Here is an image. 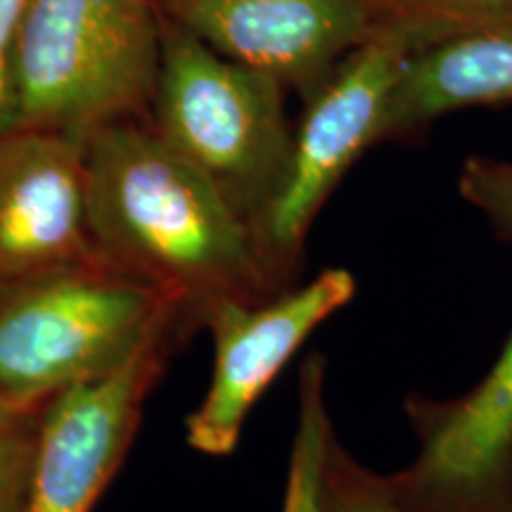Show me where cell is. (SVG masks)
I'll list each match as a JSON object with an SVG mask.
<instances>
[{
  "label": "cell",
  "instance_id": "6da1fadb",
  "mask_svg": "<svg viewBox=\"0 0 512 512\" xmlns=\"http://www.w3.org/2000/svg\"><path fill=\"white\" fill-rule=\"evenodd\" d=\"M86 164L95 254L183 306L200 328L211 306L280 292L249 221L150 124L98 128Z\"/></svg>",
  "mask_w": 512,
  "mask_h": 512
},
{
  "label": "cell",
  "instance_id": "7a4b0ae2",
  "mask_svg": "<svg viewBox=\"0 0 512 512\" xmlns=\"http://www.w3.org/2000/svg\"><path fill=\"white\" fill-rule=\"evenodd\" d=\"M171 318H195L100 256L0 285V411H38L131 354Z\"/></svg>",
  "mask_w": 512,
  "mask_h": 512
},
{
  "label": "cell",
  "instance_id": "3957f363",
  "mask_svg": "<svg viewBox=\"0 0 512 512\" xmlns=\"http://www.w3.org/2000/svg\"><path fill=\"white\" fill-rule=\"evenodd\" d=\"M159 0H27L17 38V126L88 140L150 110ZM15 126V128H17Z\"/></svg>",
  "mask_w": 512,
  "mask_h": 512
},
{
  "label": "cell",
  "instance_id": "277c9868",
  "mask_svg": "<svg viewBox=\"0 0 512 512\" xmlns=\"http://www.w3.org/2000/svg\"><path fill=\"white\" fill-rule=\"evenodd\" d=\"M287 88L228 60L164 17L152 131L252 226L292 145Z\"/></svg>",
  "mask_w": 512,
  "mask_h": 512
},
{
  "label": "cell",
  "instance_id": "5b68a950",
  "mask_svg": "<svg viewBox=\"0 0 512 512\" xmlns=\"http://www.w3.org/2000/svg\"><path fill=\"white\" fill-rule=\"evenodd\" d=\"M446 34L413 19L392 24L354 50L304 100L278 188L252 223L266 271L280 290L299 271L320 209L356 159L382 140L389 98L408 57Z\"/></svg>",
  "mask_w": 512,
  "mask_h": 512
},
{
  "label": "cell",
  "instance_id": "8992f818",
  "mask_svg": "<svg viewBox=\"0 0 512 512\" xmlns=\"http://www.w3.org/2000/svg\"><path fill=\"white\" fill-rule=\"evenodd\" d=\"M197 328L171 318L124 361L53 396L36 425L24 512H91L136 439L152 389Z\"/></svg>",
  "mask_w": 512,
  "mask_h": 512
},
{
  "label": "cell",
  "instance_id": "52a82bcc",
  "mask_svg": "<svg viewBox=\"0 0 512 512\" xmlns=\"http://www.w3.org/2000/svg\"><path fill=\"white\" fill-rule=\"evenodd\" d=\"M347 268H325L304 285H290L259 302H221L204 313L214 339L207 394L185 420V441L211 458L238 448L245 422L275 377L325 320L356 297Z\"/></svg>",
  "mask_w": 512,
  "mask_h": 512
},
{
  "label": "cell",
  "instance_id": "ba28073f",
  "mask_svg": "<svg viewBox=\"0 0 512 512\" xmlns=\"http://www.w3.org/2000/svg\"><path fill=\"white\" fill-rule=\"evenodd\" d=\"M418 451L382 475L406 512H512V332L470 392L406 401Z\"/></svg>",
  "mask_w": 512,
  "mask_h": 512
},
{
  "label": "cell",
  "instance_id": "9c48e42d",
  "mask_svg": "<svg viewBox=\"0 0 512 512\" xmlns=\"http://www.w3.org/2000/svg\"><path fill=\"white\" fill-rule=\"evenodd\" d=\"M159 5L169 22L211 50L271 76L304 100L354 50L408 19L373 0H159Z\"/></svg>",
  "mask_w": 512,
  "mask_h": 512
},
{
  "label": "cell",
  "instance_id": "30bf717a",
  "mask_svg": "<svg viewBox=\"0 0 512 512\" xmlns=\"http://www.w3.org/2000/svg\"><path fill=\"white\" fill-rule=\"evenodd\" d=\"M95 256L86 140L22 126L0 133V285Z\"/></svg>",
  "mask_w": 512,
  "mask_h": 512
},
{
  "label": "cell",
  "instance_id": "8fae6325",
  "mask_svg": "<svg viewBox=\"0 0 512 512\" xmlns=\"http://www.w3.org/2000/svg\"><path fill=\"white\" fill-rule=\"evenodd\" d=\"M512 102V19L460 29L408 57L382 124V140L422 131L451 112Z\"/></svg>",
  "mask_w": 512,
  "mask_h": 512
},
{
  "label": "cell",
  "instance_id": "7c38bea8",
  "mask_svg": "<svg viewBox=\"0 0 512 512\" xmlns=\"http://www.w3.org/2000/svg\"><path fill=\"white\" fill-rule=\"evenodd\" d=\"M335 439L328 411V361L311 354L299 373V411L280 512H320L323 475Z\"/></svg>",
  "mask_w": 512,
  "mask_h": 512
},
{
  "label": "cell",
  "instance_id": "4fadbf2b",
  "mask_svg": "<svg viewBox=\"0 0 512 512\" xmlns=\"http://www.w3.org/2000/svg\"><path fill=\"white\" fill-rule=\"evenodd\" d=\"M320 512H406L389 494L384 477L351 456L332 439L323 475Z\"/></svg>",
  "mask_w": 512,
  "mask_h": 512
},
{
  "label": "cell",
  "instance_id": "5bb4252c",
  "mask_svg": "<svg viewBox=\"0 0 512 512\" xmlns=\"http://www.w3.org/2000/svg\"><path fill=\"white\" fill-rule=\"evenodd\" d=\"M458 190L465 202L482 211L491 228L512 242V162L472 155L460 169Z\"/></svg>",
  "mask_w": 512,
  "mask_h": 512
},
{
  "label": "cell",
  "instance_id": "9a60e30c",
  "mask_svg": "<svg viewBox=\"0 0 512 512\" xmlns=\"http://www.w3.org/2000/svg\"><path fill=\"white\" fill-rule=\"evenodd\" d=\"M396 15L451 31L512 19L510 0H373Z\"/></svg>",
  "mask_w": 512,
  "mask_h": 512
},
{
  "label": "cell",
  "instance_id": "2e32d148",
  "mask_svg": "<svg viewBox=\"0 0 512 512\" xmlns=\"http://www.w3.org/2000/svg\"><path fill=\"white\" fill-rule=\"evenodd\" d=\"M41 411L0 432V512H24Z\"/></svg>",
  "mask_w": 512,
  "mask_h": 512
},
{
  "label": "cell",
  "instance_id": "e0dca14e",
  "mask_svg": "<svg viewBox=\"0 0 512 512\" xmlns=\"http://www.w3.org/2000/svg\"><path fill=\"white\" fill-rule=\"evenodd\" d=\"M27 0H0V133L17 126L15 60Z\"/></svg>",
  "mask_w": 512,
  "mask_h": 512
},
{
  "label": "cell",
  "instance_id": "ac0fdd59",
  "mask_svg": "<svg viewBox=\"0 0 512 512\" xmlns=\"http://www.w3.org/2000/svg\"><path fill=\"white\" fill-rule=\"evenodd\" d=\"M41 411V408H38ZM38 411H22V413H15V411H0V432L10 430V427H15L17 422H22L24 418H29V415H34Z\"/></svg>",
  "mask_w": 512,
  "mask_h": 512
},
{
  "label": "cell",
  "instance_id": "d6986e66",
  "mask_svg": "<svg viewBox=\"0 0 512 512\" xmlns=\"http://www.w3.org/2000/svg\"><path fill=\"white\" fill-rule=\"evenodd\" d=\"M510 10H512V0H510Z\"/></svg>",
  "mask_w": 512,
  "mask_h": 512
}]
</instances>
